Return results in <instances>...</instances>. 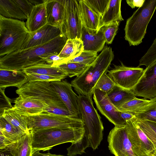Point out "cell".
<instances>
[{"instance_id": "cell-20", "label": "cell", "mask_w": 156, "mask_h": 156, "mask_svg": "<svg viewBox=\"0 0 156 156\" xmlns=\"http://www.w3.org/2000/svg\"><path fill=\"white\" fill-rule=\"evenodd\" d=\"M46 1L42 4L34 6L27 17L26 25L30 33L37 30L48 23Z\"/></svg>"}, {"instance_id": "cell-37", "label": "cell", "mask_w": 156, "mask_h": 156, "mask_svg": "<svg viewBox=\"0 0 156 156\" xmlns=\"http://www.w3.org/2000/svg\"><path fill=\"white\" fill-rule=\"evenodd\" d=\"M116 84L107 73L103 75L98 82L95 88L103 91L108 93L112 90Z\"/></svg>"}, {"instance_id": "cell-18", "label": "cell", "mask_w": 156, "mask_h": 156, "mask_svg": "<svg viewBox=\"0 0 156 156\" xmlns=\"http://www.w3.org/2000/svg\"><path fill=\"white\" fill-rule=\"evenodd\" d=\"M66 0H46L48 23L63 29Z\"/></svg>"}, {"instance_id": "cell-32", "label": "cell", "mask_w": 156, "mask_h": 156, "mask_svg": "<svg viewBox=\"0 0 156 156\" xmlns=\"http://www.w3.org/2000/svg\"><path fill=\"white\" fill-rule=\"evenodd\" d=\"M88 66L77 62H69L61 64L57 66L67 73L69 77H72L78 76Z\"/></svg>"}, {"instance_id": "cell-25", "label": "cell", "mask_w": 156, "mask_h": 156, "mask_svg": "<svg viewBox=\"0 0 156 156\" xmlns=\"http://www.w3.org/2000/svg\"><path fill=\"white\" fill-rule=\"evenodd\" d=\"M83 50V43L80 38L68 39L58 55L60 58L66 59V63L68 61L78 56Z\"/></svg>"}, {"instance_id": "cell-12", "label": "cell", "mask_w": 156, "mask_h": 156, "mask_svg": "<svg viewBox=\"0 0 156 156\" xmlns=\"http://www.w3.org/2000/svg\"><path fill=\"white\" fill-rule=\"evenodd\" d=\"M132 91L136 96L149 100L156 98V61L144 69Z\"/></svg>"}, {"instance_id": "cell-21", "label": "cell", "mask_w": 156, "mask_h": 156, "mask_svg": "<svg viewBox=\"0 0 156 156\" xmlns=\"http://www.w3.org/2000/svg\"><path fill=\"white\" fill-rule=\"evenodd\" d=\"M31 144V135L30 131L10 145L5 150L9 151L12 156H32Z\"/></svg>"}, {"instance_id": "cell-14", "label": "cell", "mask_w": 156, "mask_h": 156, "mask_svg": "<svg viewBox=\"0 0 156 156\" xmlns=\"http://www.w3.org/2000/svg\"><path fill=\"white\" fill-rule=\"evenodd\" d=\"M62 32V28L47 23L37 30L29 33L21 50L44 44L57 37Z\"/></svg>"}, {"instance_id": "cell-13", "label": "cell", "mask_w": 156, "mask_h": 156, "mask_svg": "<svg viewBox=\"0 0 156 156\" xmlns=\"http://www.w3.org/2000/svg\"><path fill=\"white\" fill-rule=\"evenodd\" d=\"M93 98L100 112L115 126L126 125V122L121 118L119 112L110 101L107 93L96 89L93 94Z\"/></svg>"}, {"instance_id": "cell-2", "label": "cell", "mask_w": 156, "mask_h": 156, "mask_svg": "<svg viewBox=\"0 0 156 156\" xmlns=\"http://www.w3.org/2000/svg\"><path fill=\"white\" fill-rule=\"evenodd\" d=\"M68 40L62 32L60 35L44 44L20 50L0 58V69L23 70L38 64L46 63L41 58L45 55H58Z\"/></svg>"}, {"instance_id": "cell-23", "label": "cell", "mask_w": 156, "mask_h": 156, "mask_svg": "<svg viewBox=\"0 0 156 156\" xmlns=\"http://www.w3.org/2000/svg\"><path fill=\"white\" fill-rule=\"evenodd\" d=\"M121 0H110L108 6L101 17L99 29L113 22L124 20L121 10Z\"/></svg>"}, {"instance_id": "cell-22", "label": "cell", "mask_w": 156, "mask_h": 156, "mask_svg": "<svg viewBox=\"0 0 156 156\" xmlns=\"http://www.w3.org/2000/svg\"><path fill=\"white\" fill-rule=\"evenodd\" d=\"M80 18L86 28L98 30L101 17L85 2L84 0H78Z\"/></svg>"}, {"instance_id": "cell-1", "label": "cell", "mask_w": 156, "mask_h": 156, "mask_svg": "<svg viewBox=\"0 0 156 156\" xmlns=\"http://www.w3.org/2000/svg\"><path fill=\"white\" fill-rule=\"evenodd\" d=\"M78 99L81 118L84 124V133L80 142L72 144L67 148L68 156L82 154L89 147L95 150L103 137L104 127L101 118L94 106L92 98L79 94Z\"/></svg>"}, {"instance_id": "cell-10", "label": "cell", "mask_w": 156, "mask_h": 156, "mask_svg": "<svg viewBox=\"0 0 156 156\" xmlns=\"http://www.w3.org/2000/svg\"><path fill=\"white\" fill-rule=\"evenodd\" d=\"M144 69L137 66L128 67L121 62V65H114V68L108 71V75L116 85L124 89L132 91L138 83Z\"/></svg>"}, {"instance_id": "cell-33", "label": "cell", "mask_w": 156, "mask_h": 156, "mask_svg": "<svg viewBox=\"0 0 156 156\" xmlns=\"http://www.w3.org/2000/svg\"><path fill=\"white\" fill-rule=\"evenodd\" d=\"M134 114L138 120L156 123V101Z\"/></svg>"}, {"instance_id": "cell-5", "label": "cell", "mask_w": 156, "mask_h": 156, "mask_svg": "<svg viewBox=\"0 0 156 156\" xmlns=\"http://www.w3.org/2000/svg\"><path fill=\"white\" fill-rule=\"evenodd\" d=\"M16 93L19 96L40 100L46 104L48 108L44 113L79 118L69 112L49 82H28Z\"/></svg>"}, {"instance_id": "cell-28", "label": "cell", "mask_w": 156, "mask_h": 156, "mask_svg": "<svg viewBox=\"0 0 156 156\" xmlns=\"http://www.w3.org/2000/svg\"><path fill=\"white\" fill-rule=\"evenodd\" d=\"M107 93L110 101L117 108L136 98L132 91L124 89L116 85Z\"/></svg>"}, {"instance_id": "cell-15", "label": "cell", "mask_w": 156, "mask_h": 156, "mask_svg": "<svg viewBox=\"0 0 156 156\" xmlns=\"http://www.w3.org/2000/svg\"><path fill=\"white\" fill-rule=\"evenodd\" d=\"M50 82L69 112L81 119L78 103V95L73 91L71 83L62 80Z\"/></svg>"}, {"instance_id": "cell-3", "label": "cell", "mask_w": 156, "mask_h": 156, "mask_svg": "<svg viewBox=\"0 0 156 156\" xmlns=\"http://www.w3.org/2000/svg\"><path fill=\"white\" fill-rule=\"evenodd\" d=\"M114 58L112 48L105 46L94 62L71 81L72 87L79 94L92 98L98 82L107 73Z\"/></svg>"}, {"instance_id": "cell-16", "label": "cell", "mask_w": 156, "mask_h": 156, "mask_svg": "<svg viewBox=\"0 0 156 156\" xmlns=\"http://www.w3.org/2000/svg\"><path fill=\"white\" fill-rule=\"evenodd\" d=\"M80 39L83 41L84 51L98 52L103 50L106 41L104 27L98 30L87 28L82 24Z\"/></svg>"}, {"instance_id": "cell-27", "label": "cell", "mask_w": 156, "mask_h": 156, "mask_svg": "<svg viewBox=\"0 0 156 156\" xmlns=\"http://www.w3.org/2000/svg\"><path fill=\"white\" fill-rule=\"evenodd\" d=\"M20 131L25 133L30 131L26 116L17 112L13 108L4 110L1 115Z\"/></svg>"}, {"instance_id": "cell-40", "label": "cell", "mask_w": 156, "mask_h": 156, "mask_svg": "<svg viewBox=\"0 0 156 156\" xmlns=\"http://www.w3.org/2000/svg\"><path fill=\"white\" fill-rule=\"evenodd\" d=\"M24 14L28 17L30 15L34 5L29 0H14Z\"/></svg>"}, {"instance_id": "cell-34", "label": "cell", "mask_w": 156, "mask_h": 156, "mask_svg": "<svg viewBox=\"0 0 156 156\" xmlns=\"http://www.w3.org/2000/svg\"><path fill=\"white\" fill-rule=\"evenodd\" d=\"M98 56L97 52L83 50L78 56L68 61L65 63L77 62L89 66L94 62Z\"/></svg>"}, {"instance_id": "cell-41", "label": "cell", "mask_w": 156, "mask_h": 156, "mask_svg": "<svg viewBox=\"0 0 156 156\" xmlns=\"http://www.w3.org/2000/svg\"><path fill=\"white\" fill-rule=\"evenodd\" d=\"M145 0H126L127 4L132 8L135 7L139 8L143 4Z\"/></svg>"}, {"instance_id": "cell-38", "label": "cell", "mask_w": 156, "mask_h": 156, "mask_svg": "<svg viewBox=\"0 0 156 156\" xmlns=\"http://www.w3.org/2000/svg\"><path fill=\"white\" fill-rule=\"evenodd\" d=\"M27 74V73H26ZM28 82L36 81L51 82L54 81L61 80V78L37 74H27Z\"/></svg>"}, {"instance_id": "cell-7", "label": "cell", "mask_w": 156, "mask_h": 156, "mask_svg": "<svg viewBox=\"0 0 156 156\" xmlns=\"http://www.w3.org/2000/svg\"><path fill=\"white\" fill-rule=\"evenodd\" d=\"M156 9V0H145L126 20L125 39L130 46H137L142 42L148 25Z\"/></svg>"}, {"instance_id": "cell-19", "label": "cell", "mask_w": 156, "mask_h": 156, "mask_svg": "<svg viewBox=\"0 0 156 156\" xmlns=\"http://www.w3.org/2000/svg\"><path fill=\"white\" fill-rule=\"evenodd\" d=\"M28 82L27 75L23 70L0 69V88L13 86L19 89Z\"/></svg>"}, {"instance_id": "cell-45", "label": "cell", "mask_w": 156, "mask_h": 156, "mask_svg": "<svg viewBox=\"0 0 156 156\" xmlns=\"http://www.w3.org/2000/svg\"><path fill=\"white\" fill-rule=\"evenodd\" d=\"M152 156H156V149L154 151Z\"/></svg>"}, {"instance_id": "cell-39", "label": "cell", "mask_w": 156, "mask_h": 156, "mask_svg": "<svg viewBox=\"0 0 156 156\" xmlns=\"http://www.w3.org/2000/svg\"><path fill=\"white\" fill-rule=\"evenodd\" d=\"M5 89L0 88V116L4 110L12 107L11 100L5 94Z\"/></svg>"}, {"instance_id": "cell-8", "label": "cell", "mask_w": 156, "mask_h": 156, "mask_svg": "<svg viewBox=\"0 0 156 156\" xmlns=\"http://www.w3.org/2000/svg\"><path fill=\"white\" fill-rule=\"evenodd\" d=\"M26 116L29 131L54 127L80 128L84 125L80 118L53 114L43 113Z\"/></svg>"}, {"instance_id": "cell-36", "label": "cell", "mask_w": 156, "mask_h": 156, "mask_svg": "<svg viewBox=\"0 0 156 156\" xmlns=\"http://www.w3.org/2000/svg\"><path fill=\"white\" fill-rule=\"evenodd\" d=\"M120 22L115 21L104 26V36L107 44L112 43L118 29Z\"/></svg>"}, {"instance_id": "cell-43", "label": "cell", "mask_w": 156, "mask_h": 156, "mask_svg": "<svg viewBox=\"0 0 156 156\" xmlns=\"http://www.w3.org/2000/svg\"><path fill=\"white\" fill-rule=\"evenodd\" d=\"M32 156H65L61 155H56L52 154L48 152L46 154L41 153L39 151H37L34 152L32 154Z\"/></svg>"}, {"instance_id": "cell-29", "label": "cell", "mask_w": 156, "mask_h": 156, "mask_svg": "<svg viewBox=\"0 0 156 156\" xmlns=\"http://www.w3.org/2000/svg\"><path fill=\"white\" fill-rule=\"evenodd\" d=\"M25 133L20 131L3 116H0V136L14 143Z\"/></svg>"}, {"instance_id": "cell-17", "label": "cell", "mask_w": 156, "mask_h": 156, "mask_svg": "<svg viewBox=\"0 0 156 156\" xmlns=\"http://www.w3.org/2000/svg\"><path fill=\"white\" fill-rule=\"evenodd\" d=\"M13 108L18 113L24 115H32L45 113L48 105L37 100L19 96L14 101Z\"/></svg>"}, {"instance_id": "cell-42", "label": "cell", "mask_w": 156, "mask_h": 156, "mask_svg": "<svg viewBox=\"0 0 156 156\" xmlns=\"http://www.w3.org/2000/svg\"><path fill=\"white\" fill-rule=\"evenodd\" d=\"M119 112L121 118L126 122L135 117L134 114L133 112L125 111H121Z\"/></svg>"}, {"instance_id": "cell-24", "label": "cell", "mask_w": 156, "mask_h": 156, "mask_svg": "<svg viewBox=\"0 0 156 156\" xmlns=\"http://www.w3.org/2000/svg\"><path fill=\"white\" fill-rule=\"evenodd\" d=\"M52 64L41 63L28 67L23 70L27 74H37L64 79L68 75L57 66H51Z\"/></svg>"}, {"instance_id": "cell-26", "label": "cell", "mask_w": 156, "mask_h": 156, "mask_svg": "<svg viewBox=\"0 0 156 156\" xmlns=\"http://www.w3.org/2000/svg\"><path fill=\"white\" fill-rule=\"evenodd\" d=\"M0 15L7 18L20 20L27 18L14 0H0Z\"/></svg>"}, {"instance_id": "cell-30", "label": "cell", "mask_w": 156, "mask_h": 156, "mask_svg": "<svg viewBox=\"0 0 156 156\" xmlns=\"http://www.w3.org/2000/svg\"><path fill=\"white\" fill-rule=\"evenodd\" d=\"M156 101V98L149 100L136 97L122 105L117 108L119 112H137Z\"/></svg>"}, {"instance_id": "cell-44", "label": "cell", "mask_w": 156, "mask_h": 156, "mask_svg": "<svg viewBox=\"0 0 156 156\" xmlns=\"http://www.w3.org/2000/svg\"><path fill=\"white\" fill-rule=\"evenodd\" d=\"M34 6L37 5L44 3L46 0H29Z\"/></svg>"}, {"instance_id": "cell-9", "label": "cell", "mask_w": 156, "mask_h": 156, "mask_svg": "<svg viewBox=\"0 0 156 156\" xmlns=\"http://www.w3.org/2000/svg\"><path fill=\"white\" fill-rule=\"evenodd\" d=\"M135 117L127 121L126 125L133 150L137 156H152L154 146L137 124Z\"/></svg>"}, {"instance_id": "cell-35", "label": "cell", "mask_w": 156, "mask_h": 156, "mask_svg": "<svg viewBox=\"0 0 156 156\" xmlns=\"http://www.w3.org/2000/svg\"><path fill=\"white\" fill-rule=\"evenodd\" d=\"M90 8L101 17L106 11L110 0H84Z\"/></svg>"}, {"instance_id": "cell-4", "label": "cell", "mask_w": 156, "mask_h": 156, "mask_svg": "<svg viewBox=\"0 0 156 156\" xmlns=\"http://www.w3.org/2000/svg\"><path fill=\"white\" fill-rule=\"evenodd\" d=\"M33 154L37 151H48L58 145L80 142L84 133L83 127L80 128L54 127L30 131Z\"/></svg>"}, {"instance_id": "cell-31", "label": "cell", "mask_w": 156, "mask_h": 156, "mask_svg": "<svg viewBox=\"0 0 156 156\" xmlns=\"http://www.w3.org/2000/svg\"><path fill=\"white\" fill-rule=\"evenodd\" d=\"M135 121L140 127L152 143L156 149V123L138 120L135 117Z\"/></svg>"}, {"instance_id": "cell-6", "label": "cell", "mask_w": 156, "mask_h": 156, "mask_svg": "<svg viewBox=\"0 0 156 156\" xmlns=\"http://www.w3.org/2000/svg\"><path fill=\"white\" fill-rule=\"evenodd\" d=\"M29 33L23 21L0 15V58L21 50Z\"/></svg>"}, {"instance_id": "cell-11", "label": "cell", "mask_w": 156, "mask_h": 156, "mask_svg": "<svg viewBox=\"0 0 156 156\" xmlns=\"http://www.w3.org/2000/svg\"><path fill=\"white\" fill-rule=\"evenodd\" d=\"M82 26L78 0H66L63 31L67 39L80 38Z\"/></svg>"}]
</instances>
